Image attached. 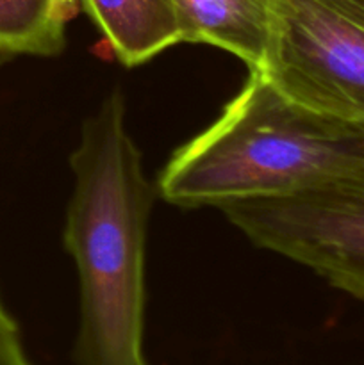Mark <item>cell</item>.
Instances as JSON below:
<instances>
[{
  "instance_id": "obj_1",
  "label": "cell",
  "mask_w": 364,
  "mask_h": 365,
  "mask_svg": "<svg viewBox=\"0 0 364 365\" xmlns=\"http://www.w3.org/2000/svg\"><path fill=\"white\" fill-rule=\"evenodd\" d=\"M74 192L64 246L81 287L79 365H148L145 330V245L156 191L127 128L120 91L82 123L71 152Z\"/></svg>"
},
{
  "instance_id": "obj_3",
  "label": "cell",
  "mask_w": 364,
  "mask_h": 365,
  "mask_svg": "<svg viewBox=\"0 0 364 365\" xmlns=\"http://www.w3.org/2000/svg\"><path fill=\"white\" fill-rule=\"evenodd\" d=\"M218 209L253 245L310 267L364 299V171L280 196Z\"/></svg>"
},
{
  "instance_id": "obj_7",
  "label": "cell",
  "mask_w": 364,
  "mask_h": 365,
  "mask_svg": "<svg viewBox=\"0 0 364 365\" xmlns=\"http://www.w3.org/2000/svg\"><path fill=\"white\" fill-rule=\"evenodd\" d=\"M75 13L77 0H0V64L20 56H59Z\"/></svg>"
},
{
  "instance_id": "obj_4",
  "label": "cell",
  "mask_w": 364,
  "mask_h": 365,
  "mask_svg": "<svg viewBox=\"0 0 364 365\" xmlns=\"http://www.w3.org/2000/svg\"><path fill=\"white\" fill-rule=\"evenodd\" d=\"M261 73L314 110L364 125V21L339 0H275Z\"/></svg>"
},
{
  "instance_id": "obj_8",
  "label": "cell",
  "mask_w": 364,
  "mask_h": 365,
  "mask_svg": "<svg viewBox=\"0 0 364 365\" xmlns=\"http://www.w3.org/2000/svg\"><path fill=\"white\" fill-rule=\"evenodd\" d=\"M0 365H34L21 342L20 328L0 299Z\"/></svg>"
},
{
  "instance_id": "obj_5",
  "label": "cell",
  "mask_w": 364,
  "mask_h": 365,
  "mask_svg": "<svg viewBox=\"0 0 364 365\" xmlns=\"http://www.w3.org/2000/svg\"><path fill=\"white\" fill-rule=\"evenodd\" d=\"M181 43H203L261 70L275 24V0H173Z\"/></svg>"
},
{
  "instance_id": "obj_6",
  "label": "cell",
  "mask_w": 364,
  "mask_h": 365,
  "mask_svg": "<svg viewBox=\"0 0 364 365\" xmlns=\"http://www.w3.org/2000/svg\"><path fill=\"white\" fill-rule=\"evenodd\" d=\"M127 68L181 43L173 0H79Z\"/></svg>"
},
{
  "instance_id": "obj_2",
  "label": "cell",
  "mask_w": 364,
  "mask_h": 365,
  "mask_svg": "<svg viewBox=\"0 0 364 365\" xmlns=\"http://www.w3.org/2000/svg\"><path fill=\"white\" fill-rule=\"evenodd\" d=\"M364 171V125L285 96L261 71L203 132L177 148L157 192L178 207L280 196Z\"/></svg>"
}]
</instances>
